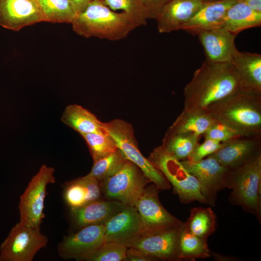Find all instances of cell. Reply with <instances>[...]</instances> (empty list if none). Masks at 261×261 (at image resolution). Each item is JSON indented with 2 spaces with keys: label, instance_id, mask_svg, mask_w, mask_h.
<instances>
[{
  "label": "cell",
  "instance_id": "7c38bea8",
  "mask_svg": "<svg viewBox=\"0 0 261 261\" xmlns=\"http://www.w3.org/2000/svg\"><path fill=\"white\" fill-rule=\"evenodd\" d=\"M184 223L156 232L141 235L128 247L143 252L154 261L179 260V237Z\"/></svg>",
  "mask_w": 261,
  "mask_h": 261
},
{
  "label": "cell",
  "instance_id": "52a82bcc",
  "mask_svg": "<svg viewBox=\"0 0 261 261\" xmlns=\"http://www.w3.org/2000/svg\"><path fill=\"white\" fill-rule=\"evenodd\" d=\"M149 182L141 170L127 160L116 173L100 184L102 192L108 199L135 207Z\"/></svg>",
  "mask_w": 261,
  "mask_h": 261
},
{
  "label": "cell",
  "instance_id": "d6a6232c",
  "mask_svg": "<svg viewBox=\"0 0 261 261\" xmlns=\"http://www.w3.org/2000/svg\"><path fill=\"white\" fill-rule=\"evenodd\" d=\"M113 11L122 10L130 15L138 26L146 25L148 17L141 0H103Z\"/></svg>",
  "mask_w": 261,
  "mask_h": 261
},
{
  "label": "cell",
  "instance_id": "7a4b0ae2",
  "mask_svg": "<svg viewBox=\"0 0 261 261\" xmlns=\"http://www.w3.org/2000/svg\"><path fill=\"white\" fill-rule=\"evenodd\" d=\"M206 113L238 135L261 136V94L239 87L211 105Z\"/></svg>",
  "mask_w": 261,
  "mask_h": 261
},
{
  "label": "cell",
  "instance_id": "2e32d148",
  "mask_svg": "<svg viewBox=\"0 0 261 261\" xmlns=\"http://www.w3.org/2000/svg\"><path fill=\"white\" fill-rule=\"evenodd\" d=\"M44 21L35 0H0V26L18 31L23 28Z\"/></svg>",
  "mask_w": 261,
  "mask_h": 261
},
{
  "label": "cell",
  "instance_id": "603a6c76",
  "mask_svg": "<svg viewBox=\"0 0 261 261\" xmlns=\"http://www.w3.org/2000/svg\"><path fill=\"white\" fill-rule=\"evenodd\" d=\"M261 25V13L252 10L244 2L237 0L227 10L221 27L237 35L241 31Z\"/></svg>",
  "mask_w": 261,
  "mask_h": 261
},
{
  "label": "cell",
  "instance_id": "8fae6325",
  "mask_svg": "<svg viewBox=\"0 0 261 261\" xmlns=\"http://www.w3.org/2000/svg\"><path fill=\"white\" fill-rule=\"evenodd\" d=\"M181 161L199 182L207 204L214 206L218 192L226 188L229 169L210 155L198 161L186 160Z\"/></svg>",
  "mask_w": 261,
  "mask_h": 261
},
{
  "label": "cell",
  "instance_id": "ba28073f",
  "mask_svg": "<svg viewBox=\"0 0 261 261\" xmlns=\"http://www.w3.org/2000/svg\"><path fill=\"white\" fill-rule=\"evenodd\" d=\"M47 242L40 227L19 221L0 245V261H31Z\"/></svg>",
  "mask_w": 261,
  "mask_h": 261
},
{
  "label": "cell",
  "instance_id": "f1b7e54d",
  "mask_svg": "<svg viewBox=\"0 0 261 261\" xmlns=\"http://www.w3.org/2000/svg\"><path fill=\"white\" fill-rule=\"evenodd\" d=\"M127 160L117 148L112 153L94 161L92 168L87 174L100 182L116 173Z\"/></svg>",
  "mask_w": 261,
  "mask_h": 261
},
{
  "label": "cell",
  "instance_id": "ac0fdd59",
  "mask_svg": "<svg viewBox=\"0 0 261 261\" xmlns=\"http://www.w3.org/2000/svg\"><path fill=\"white\" fill-rule=\"evenodd\" d=\"M204 0H170L162 7L156 19L160 33L181 29L205 4Z\"/></svg>",
  "mask_w": 261,
  "mask_h": 261
},
{
  "label": "cell",
  "instance_id": "9c48e42d",
  "mask_svg": "<svg viewBox=\"0 0 261 261\" xmlns=\"http://www.w3.org/2000/svg\"><path fill=\"white\" fill-rule=\"evenodd\" d=\"M54 168L43 165L20 198V221L40 227L45 217L44 200L48 185L56 181Z\"/></svg>",
  "mask_w": 261,
  "mask_h": 261
},
{
  "label": "cell",
  "instance_id": "4dcf8cb0",
  "mask_svg": "<svg viewBox=\"0 0 261 261\" xmlns=\"http://www.w3.org/2000/svg\"><path fill=\"white\" fill-rule=\"evenodd\" d=\"M127 249V246L115 242H103L98 248L85 255L79 261H125Z\"/></svg>",
  "mask_w": 261,
  "mask_h": 261
},
{
  "label": "cell",
  "instance_id": "9a60e30c",
  "mask_svg": "<svg viewBox=\"0 0 261 261\" xmlns=\"http://www.w3.org/2000/svg\"><path fill=\"white\" fill-rule=\"evenodd\" d=\"M104 224V242H115L127 247L143 232L140 218L134 206H126Z\"/></svg>",
  "mask_w": 261,
  "mask_h": 261
},
{
  "label": "cell",
  "instance_id": "f546056e",
  "mask_svg": "<svg viewBox=\"0 0 261 261\" xmlns=\"http://www.w3.org/2000/svg\"><path fill=\"white\" fill-rule=\"evenodd\" d=\"M80 135L85 140L93 161L117 149L114 140L105 130L102 132L81 134Z\"/></svg>",
  "mask_w": 261,
  "mask_h": 261
},
{
  "label": "cell",
  "instance_id": "8992f818",
  "mask_svg": "<svg viewBox=\"0 0 261 261\" xmlns=\"http://www.w3.org/2000/svg\"><path fill=\"white\" fill-rule=\"evenodd\" d=\"M103 126L126 159L136 165L150 182L161 190H168L171 188L163 174L140 152L134 130L130 123L121 119H115L103 122Z\"/></svg>",
  "mask_w": 261,
  "mask_h": 261
},
{
  "label": "cell",
  "instance_id": "8d00e7d4",
  "mask_svg": "<svg viewBox=\"0 0 261 261\" xmlns=\"http://www.w3.org/2000/svg\"><path fill=\"white\" fill-rule=\"evenodd\" d=\"M125 261H150L154 260L143 252L132 247H128Z\"/></svg>",
  "mask_w": 261,
  "mask_h": 261
},
{
  "label": "cell",
  "instance_id": "836d02e7",
  "mask_svg": "<svg viewBox=\"0 0 261 261\" xmlns=\"http://www.w3.org/2000/svg\"><path fill=\"white\" fill-rule=\"evenodd\" d=\"M203 135L205 139H211L220 143L238 136L230 128L217 120Z\"/></svg>",
  "mask_w": 261,
  "mask_h": 261
},
{
  "label": "cell",
  "instance_id": "1f68e13d",
  "mask_svg": "<svg viewBox=\"0 0 261 261\" xmlns=\"http://www.w3.org/2000/svg\"><path fill=\"white\" fill-rule=\"evenodd\" d=\"M63 198L71 209L82 207L89 203L88 190L83 176L66 184Z\"/></svg>",
  "mask_w": 261,
  "mask_h": 261
},
{
  "label": "cell",
  "instance_id": "6da1fadb",
  "mask_svg": "<svg viewBox=\"0 0 261 261\" xmlns=\"http://www.w3.org/2000/svg\"><path fill=\"white\" fill-rule=\"evenodd\" d=\"M238 88L231 63H216L205 59L184 88V110L206 113L211 105Z\"/></svg>",
  "mask_w": 261,
  "mask_h": 261
},
{
  "label": "cell",
  "instance_id": "7402d4cb",
  "mask_svg": "<svg viewBox=\"0 0 261 261\" xmlns=\"http://www.w3.org/2000/svg\"><path fill=\"white\" fill-rule=\"evenodd\" d=\"M60 119L64 124L80 134L105 131L103 122L90 111L78 104L67 106Z\"/></svg>",
  "mask_w": 261,
  "mask_h": 261
},
{
  "label": "cell",
  "instance_id": "30bf717a",
  "mask_svg": "<svg viewBox=\"0 0 261 261\" xmlns=\"http://www.w3.org/2000/svg\"><path fill=\"white\" fill-rule=\"evenodd\" d=\"M159 190L154 184L147 185L135 205L142 225L141 235L156 232L184 223L163 207L159 199Z\"/></svg>",
  "mask_w": 261,
  "mask_h": 261
},
{
  "label": "cell",
  "instance_id": "d6986e66",
  "mask_svg": "<svg viewBox=\"0 0 261 261\" xmlns=\"http://www.w3.org/2000/svg\"><path fill=\"white\" fill-rule=\"evenodd\" d=\"M231 63L239 88L261 94V55L238 50Z\"/></svg>",
  "mask_w": 261,
  "mask_h": 261
},
{
  "label": "cell",
  "instance_id": "f35d334b",
  "mask_svg": "<svg viewBox=\"0 0 261 261\" xmlns=\"http://www.w3.org/2000/svg\"><path fill=\"white\" fill-rule=\"evenodd\" d=\"M244 2L253 11L261 13V0H239Z\"/></svg>",
  "mask_w": 261,
  "mask_h": 261
},
{
  "label": "cell",
  "instance_id": "277c9868",
  "mask_svg": "<svg viewBox=\"0 0 261 261\" xmlns=\"http://www.w3.org/2000/svg\"><path fill=\"white\" fill-rule=\"evenodd\" d=\"M261 154L229 169L226 188L231 189L229 200L245 212L261 218Z\"/></svg>",
  "mask_w": 261,
  "mask_h": 261
},
{
  "label": "cell",
  "instance_id": "ffe728a7",
  "mask_svg": "<svg viewBox=\"0 0 261 261\" xmlns=\"http://www.w3.org/2000/svg\"><path fill=\"white\" fill-rule=\"evenodd\" d=\"M126 206L118 201L99 199L71 209V217L74 224L80 228L90 225L104 224Z\"/></svg>",
  "mask_w": 261,
  "mask_h": 261
},
{
  "label": "cell",
  "instance_id": "ab89813d",
  "mask_svg": "<svg viewBox=\"0 0 261 261\" xmlns=\"http://www.w3.org/2000/svg\"><path fill=\"white\" fill-rule=\"evenodd\" d=\"M220 0H204V2L206 3L220 1Z\"/></svg>",
  "mask_w": 261,
  "mask_h": 261
},
{
  "label": "cell",
  "instance_id": "3957f363",
  "mask_svg": "<svg viewBox=\"0 0 261 261\" xmlns=\"http://www.w3.org/2000/svg\"><path fill=\"white\" fill-rule=\"evenodd\" d=\"M71 24L79 35L110 41L122 39L139 27L130 15L113 11L103 0H91L76 14Z\"/></svg>",
  "mask_w": 261,
  "mask_h": 261
},
{
  "label": "cell",
  "instance_id": "83f0119b",
  "mask_svg": "<svg viewBox=\"0 0 261 261\" xmlns=\"http://www.w3.org/2000/svg\"><path fill=\"white\" fill-rule=\"evenodd\" d=\"M44 22L71 23L76 13L69 0H35Z\"/></svg>",
  "mask_w": 261,
  "mask_h": 261
},
{
  "label": "cell",
  "instance_id": "74e56055",
  "mask_svg": "<svg viewBox=\"0 0 261 261\" xmlns=\"http://www.w3.org/2000/svg\"><path fill=\"white\" fill-rule=\"evenodd\" d=\"M76 14L82 11L91 0H69Z\"/></svg>",
  "mask_w": 261,
  "mask_h": 261
},
{
  "label": "cell",
  "instance_id": "5bb4252c",
  "mask_svg": "<svg viewBox=\"0 0 261 261\" xmlns=\"http://www.w3.org/2000/svg\"><path fill=\"white\" fill-rule=\"evenodd\" d=\"M261 154V136L238 135L221 142L220 147L210 156L230 169Z\"/></svg>",
  "mask_w": 261,
  "mask_h": 261
},
{
  "label": "cell",
  "instance_id": "484cf974",
  "mask_svg": "<svg viewBox=\"0 0 261 261\" xmlns=\"http://www.w3.org/2000/svg\"><path fill=\"white\" fill-rule=\"evenodd\" d=\"M199 135L193 133H173L167 131L162 146L172 156L182 161L188 160L199 143Z\"/></svg>",
  "mask_w": 261,
  "mask_h": 261
},
{
  "label": "cell",
  "instance_id": "44dd1931",
  "mask_svg": "<svg viewBox=\"0 0 261 261\" xmlns=\"http://www.w3.org/2000/svg\"><path fill=\"white\" fill-rule=\"evenodd\" d=\"M237 0H223L206 3L182 28L194 35L200 31L221 27L228 9Z\"/></svg>",
  "mask_w": 261,
  "mask_h": 261
},
{
  "label": "cell",
  "instance_id": "4fadbf2b",
  "mask_svg": "<svg viewBox=\"0 0 261 261\" xmlns=\"http://www.w3.org/2000/svg\"><path fill=\"white\" fill-rule=\"evenodd\" d=\"M104 224H95L80 228L77 232L65 236L59 244V255L64 259L79 260L104 242Z\"/></svg>",
  "mask_w": 261,
  "mask_h": 261
},
{
  "label": "cell",
  "instance_id": "cb8c5ba5",
  "mask_svg": "<svg viewBox=\"0 0 261 261\" xmlns=\"http://www.w3.org/2000/svg\"><path fill=\"white\" fill-rule=\"evenodd\" d=\"M211 252L208 246L207 239L192 233L185 222L179 237V260L193 261L197 259L207 258L211 256Z\"/></svg>",
  "mask_w": 261,
  "mask_h": 261
},
{
  "label": "cell",
  "instance_id": "e0dca14e",
  "mask_svg": "<svg viewBox=\"0 0 261 261\" xmlns=\"http://www.w3.org/2000/svg\"><path fill=\"white\" fill-rule=\"evenodd\" d=\"M198 35L206 59L216 63H231L238 51L235 44L236 35L222 27L199 32Z\"/></svg>",
  "mask_w": 261,
  "mask_h": 261
},
{
  "label": "cell",
  "instance_id": "e575fe53",
  "mask_svg": "<svg viewBox=\"0 0 261 261\" xmlns=\"http://www.w3.org/2000/svg\"><path fill=\"white\" fill-rule=\"evenodd\" d=\"M221 143L205 139L203 143L197 145L188 160L192 161L201 160L215 152L220 147Z\"/></svg>",
  "mask_w": 261,
  "mask_h": 261
},
{
  "label": "cell",
  "instance_id": "d4e9b609",
  "mask_svg": "<svg viewBox=\"0 0 261 261\" xmlns=\"http://www.w3.org/2000/svg\"><path fill=\"white\" fill-rule=\"evenodd\" d=\"M207 113L187 111L183 109L167 131L203 134L215 121Z\"/></svg>",
  "mask_w": 261,
  "mask_h": 261
},
{
  "label": "cell",
  "instance_id": "5b68a950",
  "mask_svg": "<svg viewBox=\"0 0 261 261\" xmlns=\"http://www.w3.org/2000/svg\"><path fill=\"white\" fill-rule=\"evenodd\" d=\"M148 159L173 187L174 193L178 196L182 203L198 201L207 204L197 179L162 145L155 148Z\"/></svg>",
  "mask_w": 261,
  "mask_h": 261
},
{
  "label": "cell",
  "instance_id": "4316f807",
  "mask_svg": "<svg viewBox=\"0 0 261 261\" xmlns=\"http://www.w3.org/2000/svg\"><path fill=\"white\" fill-rule=\"evenodd\" d=\"M190 212L185 222L188 229L195 235L207 239L216 230L217 218L211 207H194Z\"/></svg>",
  "mask_w": 261,
  "mask_h": 261
},
{
  "label": "cell",
  "instance_id": "d590c367",
  "mask_svg": "<svg viewBox=\"0 0 261 261\" xmlns=\"http://www.w3.org/2000/svg\"><path fill=\"white\" fill-rule=\"evenodd\" d=\"M148 19L156 20L163 6L170 0H141Z\"/></svg>",
  "mask_w": 261,
  "mask_h": 261
}]
</instances>
